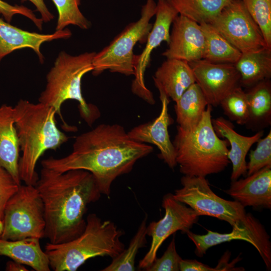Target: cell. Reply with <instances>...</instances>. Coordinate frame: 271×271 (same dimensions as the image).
Segmentation results:
<instances>
[{"mask_svg":"<svg viewBox=\"0 0 271 271\" xmlns=\"http://www.w3.org/2000/svg\"><path fill=\"white\" fill-rule=\"evenodd\" d=\"M153 151V147L131 139L117 124H100L77 136L70 154L41 161L42 167L64 172L83 170L93 176L102 194L109 196L119 176L130 172L135 163Z\"/></svg>","mask_w":271,"mask_h":271,"instance_id":"6da1fadb","label":"cell"},{"mask_svg":"<svg viewBox=\"0 0 271 271\" xmlns=\"http://www.w3.org/2000/svg\"><path fill=\"white\" fill-rule=\"evenodd\" d=\"M35 187L44 205V237L53 244L70 241L83 231L87 206L101 194L93 175L83 170L60 172L42 167Z\"/></svg>","mask_w":271,"mask_h":271,"instance_id":"7a4b0ae2","label":"cell"},{"mask_svg":"<svg viewBox=\"0 0 271 271\" xmlns=\"http://www.w3.org/2000/svg\"><path fill=\"white\" fill-rule=\"evenodd\" d=\"M55 110L41 102L20 99L14 107L15 124L22 155L19 162L21 180L36 185L37 162L47 150H56L68 141L56 125Z\"/></svg>","mask_w":271,"mask_h":271,"instance_id":"3957f363","label":"cell"},{"mask_svg":"<svg viewBox=\"0 0 271 271\" xmlns=\"http://www.w3.org/2000/svg\"><path fill=\"white\" fill-rule=\"evenodd\" d=\"M124 234L112 221H103L96 214H90L83 231L78 237L61 243L46 244L45 252L50 268L75 271L91 258L109 256L113 259L125 248L120 240Z\"/></svg>","mask_w":271,"mask_h":271,"instance_id":"277c9868","label":"cell"},{"mask_svg":"<svg viewBox=\"0 0 271 271\" xmlns=\"http://www.w3.org/2000/svg\"><path fill=\"white\" fill-rule=\"evenodd\" d=\"M212 106L208 104L199 123L185 130L177 126L173 144L179 170L183 175L205 177L222 172L230 163L228 142L216 133L212 123Z\"/></svg>","mask_w":271,"mask_h":271,"instance_id":"5b68a950","label":"cell"},{"mask_svg":"<svg viewBox=\"0 0 271 271\" xmlns=\"http://www.w3.org/2000/svg\"><path fill=\"white\" fill-rule=\"evenodd\" d=\"M95 52H85L73 56L61 51L46 76V85L40 94L39 102L53 107L64 123L61 107L67 100L79 103L81 116L92 125L100 116L98 108L87 103L83 97L81 83L83 76L93 70L92 61Z\"/></svg>","mask_w":271,"mask_h":271,"instance_id":"8992f818","label":"cell"},{"mask_svg":"<svg viewBox=\"0 0 271 271\" xmlns=\"http://www.w3.org/2000/svg\"><path fill=\"white\" fill-rule=\"evenodd\" d=\"M156 3L147 0L140 18L129 24L110 43L95 53L92 61V74L98 75L106 70L126 76L133 75V48L138 42H146L152 28L151 18L155 15Z\"/></svg>","mask_w":271,"mask_h":271,"instance_id":"52a82bcc","label":"cell"},{"mask_svg":"<svg viewBox=\"0 0 271 271\" xmlns=\"http://www.w3.org/2000/svg\"><path fill=\"white\" fill-rule=\"evenodd\" d=\"M3 221L2 238L16 240L45 237L44 205L35 186L21 185L6 204Z\"/></svg>","mask_w":271,"mask_h":271,"instance_id":"ba28073f","label":"cell"},{"mask_svg":"<svg viewBox=\"0 0 271 271\" xmlns=\"http://www.w3.org/2000/svg\"><path fill=\"white\" fill-rule=\"evenodd\" d=\"M182 187L176 189L174 197L189 206L199 216H208L228 223L232 228L243 225L247 213L236 200H225L215 194L205 177L184 175Z\"/></svg>","mask_w":271,"mask_h":271,"instance_id":"9c48e42d","label":"cell"},{"mask_svg":"<svg viewBox=\"0 0 271 271\" xmlns=\"http://www.w3.org/2000/svg\"><path fill=\"white\" fill-rule=\"evenodd\" d=\"M209 24L241 53L267 47L241 0H232Z\"/></svg>","mask_w":271,"mask_h":271,"instance_id":"30bf717a","label":"cell"},{"mask_svg":"<svg viewBox=\"0 0 271 271\" xmlns=\"http://www.w3.org/2000/svg\"><path fill=\"white\" fill-rule=\"evenodd\" d=\"M162 207L165 210L164 217L147 226V235L152 237V241L149 251L139 262V268L145 269L153 263L158 249L168 237L178 230L186 233L198 220L196 212L176 200L173 194L164 196Z\"/></svg>","mask_w":271,"mask_h":271,"instance_id":"8fae6325","label":"cell"},{"mask_svg":"<svg viewBox=\"0 0 271 271\" xmlns=\"http://www.w3.org/2000/svg\"><path fill=\"white\" fill-rule=\"evenodd\" d=\"M179 15L167 0H157L156 20L148 36L146 44L141 54L134 56V79L131 90L150 104L155 101L152 92L146 86L145 73L149 66L153 50L165 41H170V28L175 18Z\"/></svg>","mask_w":271,"mask_h":271,"instance_id":"7c38bea8","label":"cell"},{"mask_svg":"<svg viewBox=\"0 0 271 271\" xmlns=\"http://www.w3.org/2000/svg\"><path fill=\"white\" fill-rule=\"evenodd\" d=\"M186 233L195 245V254L202 257L209 248L233 240L246 241L258 251L266 268H271V243L264 227L251 213H247L246 222L242 226L232 228L230 233H220L207 230L205 235L195 234L190 230Z\"/></svg>","mask_w":271,"mask_h":271,"instance_id":"4fadbf2b","label":"cell"},{"mask_svg":"<svg viewBox=\"0 0 271 271\" xmlns=\"http://www.w3.org/2000/svg\"><path fill=\"white\" fill-rule=\"evenodd\" d=\"M208 104L216 107L231 91L240 86L234 64L214 63L204 59L189 63Z\"/></svg>","mask_w":271,"mask_h":271,"instance_id":"5bb4252c","label":"cell"},{"mask_svg":"<svg viewBox=\"0 0 271 271\" xmlns=\"http://www.w3.org/2000/svg\"><path fill=\"white\" fill-rule=\"evenodd\" d=\"M171 26L168 48L162 55L188 63L203 59L205 39L200 25L178 15Z\"/></svg>","mask_w":271,"mask_h":271,"instance_id":"9a60e30c","label":"cell"},{"mask_svg":"<svg viewBox=\"0 0 271 271\" xmlns=\"http://www.w3.org/2000/svg\"><path fill=\"white\" fill-rule=\"evenodd\" d=\"M162 108L159 115L152 121L141 124L127 132L132 140L142 143L153 144L159 149L160 158L171 169L177 165L176 152L171 141L168 127L172 119L168 112L170 100L167 95L159 90Z\"/></svg>","mask_w":271,"mask_h":271,"instance_id":"2e32d148","label":"cell"},{"mask_svg":"<svg viewBox=\"0 0 271 271\" xmlns=\"http://www.w3.org/2000/svg\"><path fill=\"white\" fill-rule=\"evenodd\" d=\"M72 35L68 29L55 31L50 34H42L27 31L0 18V62L12 52L22 48L32 49L42 63L44 58L40 51L43 43L58 39H67Z\"/></svg>","mask_w":271,"mask_h":271,"instance_id":"e0dca14e","label":"cell"},{"mask_svg":"<svg viewBox=\"0 0 271 271\" xmlns=\"http://www.w3.org/2000/svg\"><path fill=\"white\" fill-rule=\"evenodd\" d=\"M225 192L244 207L270 209L271 167H264L244 179L231 181Z\"/></svg>","mask_w":271,"mask_h":271,"instance_id":"ac0fdd59","label":"cell"},{"mask_svg":"<svg viewBox=\"0 0 271 271\" xmlns=\"http://www.w3.org/2000/svg\"><path fill=\"white\" fill-rule=\"evenodd\" d=\"M213 128L219 137L226 139L230 146L227 157L232 164L231 181L246 175V156L252 146L263 136V130L250 137L244 136L234 129L233 124L223 117L212 119Z\"/></svg>","mask_w":271,"mask_h":271,"instance_id":"d6986e66","label":"cell"},{"mask_svg":"<svg viewBox=\"0 0 271 271\" xmlns=\"http://www.w3.org/2000/svg\"><path fill=\"white\" fill-rule=\"evenodd\" d=\"M155 86L169 98L177 101L183 93L196 83L189 63L177 59H167L157 69L153 77Z\"/></svg>","mask_w":271,"mask_h":271,"instance_id":"ffe728a7","label":"cell"},{"mask_svg":"<svg viewBox=\"0 0 271 271\" xmlns=\"http://www.w3.org/2000/svg\"><path fill=\"white\" fill-rule=\"evenodd\" d=\"M20 148L14 117V107L0 105V165L20 185L19 172Z\"/></svg>","mask_w":271,"mask_h":271,"instance_id":"44dd1931","label":"cell"},{"mask_svg":"<svg viewBox=\"0 0 271 271\" xmlns=\"http://www.w3.org/2000/svg\"><path fill=\"white\" fill-rule=\"evenodd\" d=\"M0 255L30 266L36 271L51 270L48 256L41 248L38 238L12 240L0 237Z\"/></svg>","mask_w":271,"mask_h":271,"instance_id":"7402d4cb","label":"cell"},{"mask_svg":"<svg viewBox=\"0 0 271 271\" xmlns=\"http://www.w3.org/2000/svg\"><path fill=\"white\" fill-rule=\"evenodd\" d=\"M245 91L248 109L247 128L258 131L271 124V82L260 81Z\"/></svg>","mask_w":271,"mask_h":271,"instance_id":"603a6c76","label":"cell"},{"mask_svg":"<svg viewBox=\"0 0 271 271\" xmlns=\"http://www.w3.org/2000/svg\"><path fill=\"white\" fill-rule=\"evenodd\" d=\"M234 66L238 71L241 87L248 88L271 77V48L242 53Z\"/></svg>","mask_w":271,"mask_h":271,"instance_id":"cb8c5ba5","label":"cell"},{"mask_svg":"<svg viewBox=\"0 0 271 271\" xmlns=\"http://www.w3.org/2000/svg\"><path fill=\"white\" fill-rule=\"evenodd\" d=\"M175 103L178 126L185 130L191 129L199 123L208 104L197 83L191 85Z\"/></svg>","mask_w":271,"mask_h":271,"instance_id":"d4e9b609","label":"cell"},{"mask_svg":"<svg viewBox=\"0 0 271 271\" xmlns=\"http://www.w3.org/2000/svg\"><path fill=\"white\" fill-rule=\"evenodd\" d=\"M199 25L205 39L203 59L214 63L235 64L242 53L211 24L202 23Z\"/></svg>","mask_w":271,"mask_h":271,"instance_id":"484cf974","label":"cell"},{"mask_svg":"<svg viewBox=\"0 0 271 271\" xmlns=\"http://www.w3.org/2000/svg\"><path fill=\"white\" fill-rule=\"evenodd\" d=\"M179 15L200 24L210 23L232 0H167Z\"/></svg>","mask_w":271,"mask_h":271,"instance_id":"4316f807","label":"cell"},{"mask_svg":"<svg viewBox=\"0 0 271 271\" xmlns=\"http://www.w3.org/2000/svg\"><path fill=\"white\" fill-rule=\"evenodd\" d=\"M148 215L146 214L139 228L131 239L127 249H124L103 271H133L136 270L135 260L139 250L147 243V222Z\"/></svg>","mask_w":271,"mask_h":271,"instance_id":"83f0119b","label":"cell"},{"mask_svg":"<svg viewBox=\"0 0 271 271\" xmlns=\"http://www.w3.org/2000/svg\"><path fill=\"white\" fill-rule=\"evenodd\" d=\"M58 14L56 31L64 29L70 25L87 30L91 23L83 15L79 9L80 0H52Z\"/></svg>","mask_w":271,"mask_h":271,"instance_id":"f1b7e54d","label":"cell"},{"mask_svg":"<svg viewBox=\"0 0 271 271\" xmlns=\"http://www.w3.org/2000/svg\"><path fill=\"white\" fill-rule=\"evenodd\" d=\"M224 114L239 125H245L248 117V103L245 91L238 86L220 102Z\"/></svg>","mask_w":271,"mask_h":271,"instance_id":"f546056e","label":"cell"},{"mask_svg":"<svg viewBox=\"0 0 271 271\" xmlns=\"http://www.w3.org/2000/svg\"><path fill=\"white\" fill-rule=\"evenodd\" d=\"M259 27L268 48H271V0H241Z\"/></svg>","mask_w":271,"mask_h":271,"instance_id":"4dcf8cb0","label":"cell"},{"mask_svg":"<svg viewBox=\"0 0 271 271\" xmlns=\"http://www.w3.org/2000/svg\"><path fill=\"white\" fill-rule=\"evenodd\" d=\"M256 143L254 150L249 155V161L246 165L247 176L266 167H271V130L263 139L260 138Z\"/></svg>","mask_w":271,"mask_h":271,"instance_id":"1f68e13d","label":"cell"},{"mask_svg":"<svg viewBox=\"0 0 271 271\" xmlns=\"http://www.w3.org/2000/svg\"><path fill=\"white\" fill-rule=\"evenodd\" d=\"M182 258L177 252L175 237L160 258H156L145 270L147 271H179Z\"/></svg>","mask_w":271,"mask_h":271,"instance_id":"d6a6232c","label":"cell"},{"mask_svg":"<svg viewBox=\"0 0 271 271\" xmlns=\"http://www.w3.org/2000/svg\"><path fill=\"white\" fill-rule=\"evenodd\" d=\"M20 186L12 175L0 165L1 221H3L4 209L7 201L18 191Z\"/></svg>","mask_w":271,"mask_h":271,"instance_id":"836d02e7","label":"cell"},{"mask_svg":"<svg viewBox=\"0 0 271 271\" xmlns=\"http://www.w3.org/2000/svg\"><path fill=\"white\" fill-rule=\"evenodd\" d=\"M0 15H2L8 23L11 22L15 15H21L31 20L40 30L43 29V20L41 18H38L31 9L24 6L12 5L0 0Z\"/></svg>","mask_w":271,"mask_h":271,"instance_id":"e575fe53","label":"cell"},{"mask_svg":"<svg viewBox=\"0 0 271 271\" xmlns=\"http://www.w3.org/2000/svg\"><path fill=\"white\" fill-rule=\"evenodd\" d=\"M219 267L212 268L196 260H182L180 263V270L181 271H214L220 270Z\"/></svg>","mask_w":271,"mask_h":271,"instance_id":"d590c367","label":"cell"},{"mask_svg":"<svg viewBox=\"0 0 271 271\" xmlns=\"http://www.w3.org/2000/svg\"><path fill=\"white\" fill-rule=\"evenodd\" d=\"M31 2L36 7L41 15V19L44 23L50 22L54 18V15L50 12L44 0H27Z\"/></svg>","mask_w":271,"mask_h":271,"instance_id":"8d00e7d4","label":"cell"},{"mask_svg":"<svg viewBox=\"0 0 271 271\" xmlns=\"http://www.w3.org/2000/svg\"><path fill=\"white\" fill-rule=\"evenodd\" d=\"M5 270L7 271L28 270L25 265L12 260L7 262Z\"/></svg>","mask_w":271,"mask_h":271,"instance_id":"74e56055","label":"cell"},{"mask_svg":"<svg viewBox=\"0 0 271 271\" xmlns=\"http://www.w3.org/2000/svg\"><path fill=\"white\" fill-rule=\"evenodd\" d=\"M4 228V221L0 220V236L2 234Z\"/></svg>","mask_w":271,"mask_h":271,"instance_id":"f35d334b","label":"cell"}]
</instances>
